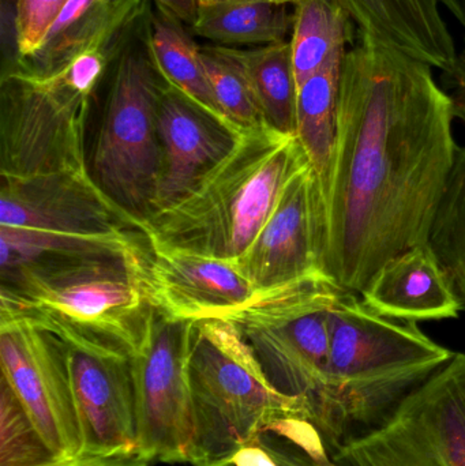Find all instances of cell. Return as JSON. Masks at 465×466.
Wrapping results in <instances>:
<instances>
[{"mask_svg": "<svg viewBox=\"0 0 465 466\" xmlns=\"http://www.w3.org/2000/svg\"><path fill=\"white\" fill-rule=\"evenodd\" d=\"M430 66L359 32L344 57L325 183V270L362 292L400 252L428 243L460 147Z\"/></svg>", "mask_w": 465, "mask_h": 466, "instance_id": "6da1fadb", "label": "cell"}, {"mask_svg": "<svg viewBox=\"0 0 465 466\" xmlns=\"http://www.w3.org/2000/svg\"><path fill=\"white\" fill-rule=\"evenodd\" d=\"M453 355L418 323L379 315L343 289L330 309L325 385L308 407V421L333 456L381 423Z\"/></svg>", "mask_w": 465, "mask_h": 466, "instance_id": "7a4b0ae2", "label": "cell"}, {"mask_svg": "<svg viewBox=\"0 0 465 466\" xmlns=\"http://www.w3.org/2000/svg\"><path fill=\"white\" fill-rule=\"evenodd\" d=\"M308 161L297 136L253 128L190 190L139 223L149 243L238 260L272 213L281 190Z\"/></svg>", "mask_w": 465, "mask_h": 466, "instance_id": "3957f363", "label": "cell"}, {"mask_svg": "<svg viewBox=\"0 0 465 466\" xmlns=\"http://www.w3.org/2000/svg\"><path fill=\"white\" fill-rule=\"evenodd\" d=\"M188 378L194 420L188 464L193 466H232L243 448L280 421H308L305 401L273 388L228 318L190 322Z\"/></svg>", "mask_w": 465, "mask_h": 466, "instance_id": "277c9868", "label": "cell"}, {"mask_svg": "<svg viewBox=\"0 0 465 466\" xmlns=\"http://www.w3.org/2000/svg\"><path fill=\"white\" fill-rule=\"evenodd\" d=\"M147 8L104 76L106 100L90 160L98 187L138 223L155 210L163 169L157 103L164 78L147 46Z\"/></svg>", "mask_w": 465, "mask_h": 466, "instance_id": "5b68a950", "label": "cell"}, {"mask_svg": "<svg viewBox=\"0 0 465 466\" xmlns=\"http://www.w3.org/2000/svg\"><path fill=\"white\" fill-rule=\"evenodd\" d=\"M147 255H66L22 266L2 273V307L54 318L133 356L152 306L142 279Z\"/></svg>", "mask_w": 465, "mask_h": 466, "instance_id": "8992f818", "label": "cell"}, {"mask_svg": "<svg viewBox=\"0 0 465 466\" xmlns=\"http://www.w3.org/2000/svg\"><path fill=\"white\" fill-rule=\"evenodd\" d=\"M341 290L328 274H316L257 290L221 315L238 326L273 388L303 400L308 412L324 389L330 309Z\"/></svg>", "mask_w": 465, "mask_h": 466, "instance_id": "52a82bcc", "label": "cell"}, {"mask_svg": "<svg viewBox=\"0 0 465 466\" xmlns=\"http://www.w3.org/2000/svg\"><path fill=\"white\" fill-rule=\"evenodd\" d=\"M92 97L66 73L0 76L2 180L90 172L85 133Z\"/></svg>", "mask_w": 465, "mask_h": 466, "instance_id": "ba28073f", "label": "cell"}, {"mask_svg": "<svg viewBox=\"0 0 465 466\" xmlns=\"http://www.w3.org/2000/svg\"><path fill=\"white\" fill-rule=\"evenodd\" d=\"M332 457L349 466H465V353Z\"/></svg>", "mask_w": 465, "mask_h": 466, "instance_id": "9c48e42d", "label": "cell"}, {"mask_svg": "<svg viewBox=\"0 0 465 466\" xmlns=\"http://www.w3.org/2000/svg\"><path fill=\"white\" fill-rule=\"evenodd\" d=\"M54 333L67 356L82 432L79 459H117L139 454L138 408L131 353L90 331L45 315L16 311Z\"/></svg>", "mask_w": 465, "mask_h": 466, "instance_id": "30bf717a", "label": "cell"}, {"mask_svg": "<svg viewBox=\"0 0 465 466\" xmlns=\"http://www.w3.org/2000/svg\"><path fill=\"white\" fill-rule=\"evenodd\" d=\"M190 322L150 306L141 339L131 356L139 456L147 461L188 462L194 420L188 378Z\"/></svg>", "mask_w": 465, "mask_h": 466, "instance_id": "8fae6325", "label": "cell"}, {"mask_svg": "<svg viewBox=\"0 0 465 466\" xmlns=\"http://www.w3.org/2000/svg\"><path fill=\"white\" fill-rule=\"evenodd\" d=\"M0 367L51 448L78 460L84 443L62 341L22 315L2 311Z\"/></svg>", "mask_w": 465, "mask_h": 466, "instance_id": "7c38bea8", "label": "cell"}, {"mask_svg": "<svg viewBox=\"0 0 465 466\" xmlns=\"http://www.w3.org/2000/svg\"><path fill=\"white\" fill-rule=\"evenodd\" d=\"M325 199L310 163L287 180L248 251L237 260L256 290L269 289L325 270Z\"/></svg>", "mask_w": 465, "mask_h": 466, "instance_id": "4fadbf2b", "label": "cell"}, {"mask_svg": "<svg viewBox=\"0 0 465 466\" xmlns=\"http://www.w3.org/2000/svg\"><path fill=\"white\" fill-rule=\"evenodd\" d=\"M0 226L90 236L141 231L90 172L2 180Z\"/></svg>", "mask_w": 465, "mask_h": 466, "instance_id": "5bb4252c", "label": "cell"}, {"mask_svg": "<svg viewBox=\"0 0 465 466\" xmlns=\"http://www.w3.org/2000/svg\"><path fill=\"white\" fill-rule=\"evenodd\" d=\"M142 279L150 303L186 322L228 314L257 292L237 260L156 243H149Z\"/></svg>", "mask_w": 465, "mask_h": 466, "instance_id": "9a60e30c", "label": "cell"}, {"mask_svg": "<svg viewBox=\"0 0 465 466\" xmlns=\"http://www.w3.org/2000/svg\"><path fill=\"white\" fill-rule=\"evenodd\" d=\"M157 130L163 169L155 210L187 193L232 149L242 133L199 108L166 81L158 95Z\"/></svg>", "mask_w": 465, "mask_h": 466, "instance_id": "2e32d148", "label": "cell"}, {"mask_svg": "<svg viewBox=\"0 0 465 466\" xmlns=\"http://www.w3.org/2000/svg\"><path fill=\"white\" fill-rule=\"evenodd\" d=\"M359 296L379 315L404 322L456 319L463 311L450 276L429 243L390 258Z\"/></svg>", "mask_w": 465, "mask_h": 466, "instance_id": "e0dca14e", "label": "cell"}, {"mask_svg": "<svg viewBox=\"0 0 465 466\" xmlns=\"http://www.w3.org/2000/svg\"><path fill=\"white\" fill-rule=\"evenodd\" d=\"M147 5V0H70L18 73L54 78L78 57L116 48Z\"/></svg>", "mask_w": 465, "mask_h": 466, "instance_id": "ac0fdd59", "label": "cell"}, {"mask_svg": "<svg viewBox=\"0 0 465 466\" xmlns=\"http://www.w3.org/2000/svg\"><path fill=\"white\" fill-rule=\"evenodd\" d=\"M360 33L447 73L459 49L439 0H339Z\"/></svg>", "mask_w": 465, "mask_h": 466, "instance_id": "d6986e66", "label": "cell"}, {"mask_svg": "<svg viewBox=\"0 0 465 466\" xmlns=\"http://www.w3.org/2000/svg\"><path fill=\"white\" fill-rule=\"evenodd\" d=\"M147 37L150 54L164 81L190 98L199 108L232 127L216 100L202 60L201 46L193 40L190 33L186 32L185 24L158 8L153 10L149 5Z\"/></svg>", "mask_w": 465, "mask_h": 466, "instance_id": "ffe728a7", "label": "cell"}, {"mask_svg": "<svg viewBox=\"0 0 465 466\" xmlns=\"http://www.w3.org/2000/svg\"><path fill=\"white\" fill-rule=\"evenodd\" d=\"M294 7L289 44L299 87L313 74L344 59L357 44L359 29L339 0H297Z\"/></svg>", "mask_w": 465, "mask_h": 466, "instance_id": "44dd1931", "label": "cell"}, {"mask_svg": "<svg viewBox=\"0 0 465 466\" xmlns=\"http://www.w3.org/2000/svg\"><path fill=\"white\" fill-rule=\"evenodd\" d=\"M288 5L275 0L202 3L190 30L228 48L283 43L289 41L294 27Z\"/></svg>", "mask_w": 465, "mask_h": 466, "instance_id": "7402d4cb", "label": "cell"}, {"mask_svg": "<svg viewBox=\"0 0 465 466\" xmlns=\"http://www.w3.org/2000/svg\"><path fill=\"white\" fill-rule=\"evenodd\" d=\"M149 241L141 231L112 235H71L0 226L2 273L22 266L66 255H142Z\"/></svg>", "mask_w": 465, "mask_h": 466, "instance_id": "603a6c76", "label": "cell"}, {"mask_svg": "<svg viewBox=\"0 0 465 466\" xmlns=\"http://www.w3.org/2000/svg\"><path fill=\"white\" fill-rule=\"evenodd\" d=\"M344 59L336 60L299 85L297 138L324 190L338 125L339 95Z\"/></svg>", "mask_w": 465, "mask_h": 466, "instance_id": "cb8c5ba5", "label": "cell"}, {"mask_svg": "<svg viewBox=\"0 0 465 466\" xmlns=\"http://www.w3.org/2000/svg\"><path fill=\"white\" fill-rule=\"evenodd\" d=\"M237 49L268 127L297 136L298 81L289 41Z\"/></svg>", "mask_w": 465, "mask_h": 466, "instance_id": "d4e9b609", "label": "cell"}, {"mask_svg": "<svg viewBox=\"0 0 465 466\" xmlns=\"http://www.w3.org/2000/svg\"><path fill=\"white\" fill-rule=\"evenodd\" d=\"M428 243L465 312V147H460L431 223Z\"/></svg>", "mask_w": 465, "mask_h": 466, "instance_id": "484cf974", "label": "cell"}, {"mask_svg": "<svg viewBox=\"0 0 465 466\" xmlns=\"http://www.w3.org/2000/svg\"><path fill=\"white\" fill-rule=\"evenodd\" d=\"M201 55L216 100L229 125L238 131L267 126L237 49L213 44L202 46Z\"/></svg>", "mask_w": 465, "mask_h": 466, "instance_id": "4316f807", "label": "cell"}, {"mask_svg": "<svg viewBox=\"0 0 465 466\" xmlns=\"http://www.w3.org/2000/svg\"><path fill=\"white\" fill-rule=\"evenodd\" d=\"M76 461V460H74ZM51 448L7 380H0V466H67Z\"/></svg>", "mask_w": 465, "mask_h": 466, "instance_id": "83f0119b", "label": "cell"}, {"mask_svg": "<svg viewBox=\"0 0 465 466\" xmlns=\"http://www.w3.org/2000/svg\"><path fill=\"white\" fill-rule=\"evenodd\" d=\"M68 2L70 0H15L22 59L37 51L49 26Z\"/></svg>", "mask_w": 465, "mask_h": 466, "instance_id": "f1b7e54d", "label": "cell"}, {"mask_svg": "<svg viewBox=\"0 0 465 466\" xmlns=\"http://www.w3.org/2000/svg\"><path fill=\"white\" fill-rule=\"evenodd\" d=\"M261 443L278 466H349L330 456L321 437L295 445L267 432L262 435Z\"/></svg>", "mask_w": 465, "mask_h": 466, "instance_id": "f546056e", "label": "cell"}, {"mask_svg": "<svg viewBox=\"0 0 465 466\" xmlns=\"http://www.w3.org/2000/svg\"><path fill=\"white\" fill-rule=\"evenodd\" d=\"M0 35H2V74L18 73L21 68L18 24L15 0H2L0 8Z\"/></svg>", "mask_w": 465, "mask_h": 466, "instance_id": "4dcf8cb0", "label": "cell"}, {"mask_svg": "<svg viewBox=\"0 0 465 466\" xmlns=\"http://www.w3.org/2000/svg\"><path fill=\"white\" fill-rule=\"evenodd\" d=\"M444 74L455 117L465 126V37L463 48L458 51L453 67Z\"/></svg>", "mask_w": 465, "mask_h": 466, "instance_id": "1f68e13d", "label": "cell"}, {"mask_svg": "<svg viewBox=\"0 0 465 466\" xmlns=\"http://www.w3.org/2000/svg\"><path fill=\"white\" fill-rule=\"evenodd\" d=\"M147 2L153 3L158 10L174 16L188 26L196 21L199 5H201L199 0H147Z\"/></svg>", "mask_w": 465, "mask_h": 466, "instance_id": "d6a6232c", "label": "cell"}, {"mask_svg": "<svg viewBox=\"0 0 465 466\" xmlns=\"http://www.w3.org/2000/svg\"><path fill=\"white\" fill-rule=\"evenodd\" d=\"M232 466H278L270 456L269 451L261 443V438L257 442L243 448L235 456Z\"/></svg>", "mask_w": 465, "mask_h": 466, "instance_id": "836d02e7", "label": "cell"}, {"mask_svg": "<svg viewBox=\"0 0 465 466\" xmlns=\"http://www.w3.org/2000/svg\"><path fill=\"white\" fill-rule=\"evenodd\" d=\"M152 462L136 454L130 457L117 459H78L67 466H149Z\"/></svg>", "mask_w": 465, "mask_h": 466, "instance_id": "e575fe53", "label": "cell"}, {"mask_svg": "<svg viewBox=\"0 0 465 466\" xmlns=\"http://www.w3.org/2000/svg\"><path fill=\"white\" fill-rule=\"evenodd\" d=\"M440 5H444L465 30V0H439Z\"/></svg>", "mask_w": 465, "mask_h": 466, "instance_id": "d590c367", "label": "cell"}, {"mask_svg": "<svg viewBox=\"0 0 465 466\" xmlns=\"http://www.w3.org/2000/svg\"><path fill=\"white\" fill-rule=\"evenodd\" d=\"M275 2L286 3V5H294L297 0H275Z\"/></svg>", "mask_w": 465, "mask_h": 466, "instance_id": "8d00e7d4", "label": "cell"}, {"mask_svg": "<svg viewBox=\"0 0 465 466\" xmlns=\"http://www.w3.org/2000/svg\"><path fill=\"white\" fill-rule=\"evenodd\" d=\"M215 2H240V0H215Z\"/></svg>", "mask_w": 465, "mask_h": 466, "instance_id": "74e56055", "label": "cell"}, {"mask_svg": "<svg viewBox=\"0 0 465 466\" xmlns=\"http://www.w3.org/2000/svg\"><path fill=\"white\" fill-rule=\"evenodd\" d=\"M213 2H215V0H199V3H201V5H202V3H213Z\"/></svg>", "mask_w": 465, "mask_h": 466, "instance_id": "f35d334b", "label": "cell"}]
</instances>
